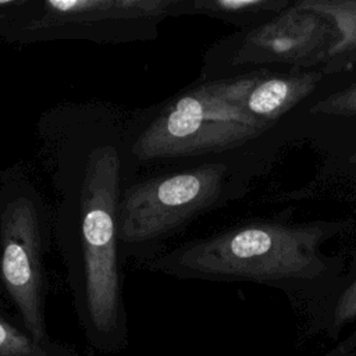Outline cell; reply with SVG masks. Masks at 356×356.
Returning <instances> with one entry per match:
<instances>
[{
  "label": "cell",
  "instance_id": "obj_1",
  "mask_svg": "<svg viewBox=\"0 0 356 356\" xmlns=\"http://www.w3.org/2000/svg\"><path fill=\"white\" fill-rule=\"evenodd\" d=\"M124 121L104 104H64L44 111L36 122L54 195L53 239L76 309L100 338L125 328L118 214L122 189L132 177Z\"/></svg>",
  "mask_w": 356,
  "mask_h": 356
},
{
  "label": "cell",
  "instance_id": "obj_2",
  "mask_svg": "<svg viewBox=\"0 0 356 356\" xmlns=\"http://www.w3.org/2000/svg\"><path fill=\"white\" fill-rule=\"evenodd\" d=\"M356 227L350 217L292 221L254 217L167 249L142 267L182 280L254 282L292 300L317 303L345 267V254L323 246Z\"/></svg>",
  "mask_w": 356,
  "mask_h": 356
},
{
  "label": "cell",
  "instance_id": "obj_3",
  "mask_svg": "<svg viewBox=\"0 0 356 356\" xmlns=\"http://www.w3.org/2000/svg\"><path fill=\"white\" fill-rule=\"evenodd\" d=\"M259 71L197 78L167 99L125 117L124 153L132 178L142 167L268 153L288 145L282 125L254 118L243 106Z\"/></svg>",
  "mask_w": 356,
  "mask_h": 356
},
{
  "label": "cell",
  "instance_id": "obj_4",
  "mask_svg": "<svg viewBox=\"0 0 356 356\" xmlns=\"http://www.w3.org/2000/svg\"><path fill=\"white\" fill-rule=\"evenodd\" d=\"M277 156L268 153L204 160L136 175L122 189L118 239L122 260L140 266L199 217L248 195Z\"/></svg>",
  "mask_w": 356,
  "mask_h": 356
},
{
  "label": "cell",
  "instance_id": "obj_5",
  "mask_svg": "<svg viewBox=\"0 0 356 356\" xmlns=\"http://www.w3.org/2000/svg\"><path fill=\"white\" fill-rule=\"evenodd\" d=\"M177 0H17L0 24L3 42L125 44L157 39Z\"/></svg>",
  "mask_w": 356,
  "mask_h": 356
},
{
  "label": "cell",
  "instance_id": "obj_6",
  "mask_svg": "<svg viewBox=\"0 0 356 356\" xmlns=\"http://www.w3.org/2000/svg\"><path fill=\"white\" fill-rule=\"evenodd\" d=\"M51 239V211L33 181L19 170L1 174L0 286L26 334L40 345L47 338L46 257Z\"/></svg>",
  "mask_w": 356,
  "mask_h": 356
},
{
  "label": "cell",
  "instance_id": "obj_7",
  "mask_svg": "<svg viewBox=\"0 0 356 356\" xmlns=\"http://www.w3.org/2000/svg\"><path fill=\"white\" fill-rule=\"evenodd\" d=\"M338 39V28L330 17L293 0L273 19L214 42L203 54L199 78L321 68Z\"/></svg>",
  "mask_w": 356,
  "mask_h": 356
},
{
  "label": "cell",
  "instance_id": "obj_8",
  "mask_svg": "<svg viewBox=\"0 0 356 356\" xmlns=\"http://www.w3.org/2000/svg\"><path fill=\"white\" fill-rule=\"evenodd\" d=\"M282 128L288 145L306 142L317 152L356 138V65L325 75Z\"/></svg>",
  "mask_w": 356,
  "mask_h": 356
},
{
  "label": "cell",
  "instance_id": "obj_9",
  "mask_svg": "<svg viewBox=\"0 0 356 356\" xmlns=\"http://www.w3.org/2000/svg\"><path fill=\"white\" fill-rule=\"evenodd\" d=\"M325 75L320 68L305 71H259L243 99L245 108L270 125H282L320 85Z\"/></svg>",
  "mask_w": 356,
  "mask_h": 356
},
{
  "label": "cell",
  "instance_id": "obj_10",
  "mask_svg": "<svg viewBox=\"0 0 356 356\" xmlns=\"http://www.w3.org/2000/svg\"><path fill=\"white\" fill-rule=\"evenodd\" d=\"M292 3L293 0H177L174 17L202 15L248 29L273 19Z\"/></svg>",
  "mask_w": 356,
  "mask_h": 356
},
{
  "label": "cell",
  "instance_id": "obj_11",
  "mask_svg": "<svg viewBox=\"0 0 356 356\" xmlns=\"http://www.w3.org/2000/svg\"><path fill=\"white\" fill-rule=\"evenodd\" d=\"M317 324L337 332L356 321V241L345 254V267L330 291L309 307Z\"/></svg>",
  "mask_w": 356,
  "mask_h": 356
},
{
  "label": "cell",
  "instance_id": "obj_12",
  "mask_svg": "<svg viewBox=\"0 0 356 356\" xmlns=\"http://www.w3.org/2000/svg\"><path fill=\"white\" fill-rule=\"evenodd\" d=\"M299 6L330 17L339 39L323 67L324 75L338 74L356 65V0H298Z\"/></svg>",
  "mask_w": 356,
  "mask_h": 356
},
{
  "label": "cell",
  "instance_id": "obj_13",
  "mask_svg": "<svg viewBox=\"0 0 356 356\" xmlns=\"http://www.w3.org/2000/svg\"><path fill=\"white\" fill-rule=\"evenodd\" d=\"M0 356H47L43 345L0 317Z\"/></svg>",
  "mask_w": 356,
  "mask_h": 356
},
{
  "label": "cell",
  "instance_id": "obj_14",
  "mask_svg": "<svg viewBox=\"0 0 356 356\" xmlns=\"http://www.w3.org/2000/svg\"><path fill=\"white\" fill-rule=\"evenodd\" d=\"M6 15H7V14H4V13H0V24H1V22L6 19Z\"/></svg>",
  "mask_w": 356,
  "mask_h": 356
}]
</instances>
